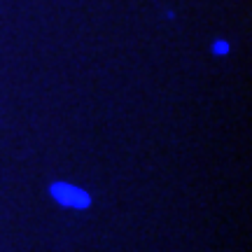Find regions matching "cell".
Wrapping results in <instances>:
<instances>
[{
    "label": "cell",
    "instance_id": "1",
    "mask_svg": "<svg viewBox=\"0 0 252 252\" xmlns=\"http://www.w3.org/2000/svg\"><path fill=\"white\" fill-rule=\"evenodd\" d=\"M49 194L54 201H59L63 208H72V210H87L91 206V196L82 187H75L70 182H52L49 185Z\"/></svg>",
    "mask_w": 252,
    "mask_h": 252
},
{
    "label": "cell",
    "instance_id": "2",
    "mask_svg": "<svg viewBox=\"0 0 252 252\" xmlns=\"http://www.w3.org/2000/svg\"><path fill=\"white\" fill-rule=\"evenodd\" d=\"M210 49H213V56H226L231 52V45H229V40H224V37H217Z\"/></svg>",
    "mask_w": 252,
    "mask_h": 252
}]
</instances>
